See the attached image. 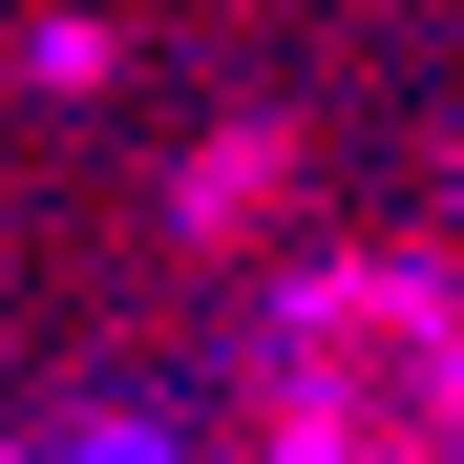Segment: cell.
I'll return each instance as SVG.
<instances>
[{
	"mask_svg": "<svg viewBox=\"0 0 464 464\" xmlns=\"http://www.w3.org/2000/svg\"><path fill=\"white\" fill-rule=\"evenodd\" d=\"M275 422H295V464H464V295L317 275L275 317Z\"/></svg>",
	"mask_w": 464,
	"mask_h": 464,
	"instance_id": "1",
	"label": "cell"
}]
</instances>
